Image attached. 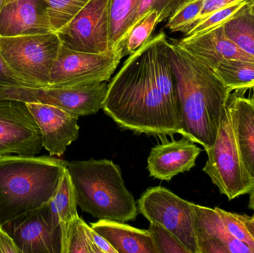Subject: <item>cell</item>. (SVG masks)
I'll return each instance as SVG.
<instances>
[{
  "mask_svg": "<svg viewBox=\"0 0 254 253\" xmlns=\"http://www.w3.org/2000/svg\"><path fill=\"white\" fill-rule=\"evenodd\" d=\"M102 109L126 130L161 138L181 135L180 112L167 102L155 83L151 39L129 55L113 77Z\"/></svg>",
  "mask_w": 254,
  "mask_h": 253,
  "instance_id": "6da1fadb",
  "label": "cell"
},
{
  "mask_svg": "<svg viewBox=\"0 0 254 253\" xmlns=\"http://www.w3.org/2000/svg\"><path fill=\"white\" fill-rule=\"evenodd\" d=\"M169 55L181 114V135L204 150L214 144L231 91L213 68L170 40Z\"/></svg>",
  "mask_w": 254,
  "mask_h": 253,
  "instance_id": "7a4b0ae2",
  "label": "cell"
},
{
  "mask_svg": "<svg viewBox=\"0 0 254 253\" xmlns=\"http://www.w3.org/2000/svg\"><path fill=\"white\" fill-rule=\"evenodd\" d=\"M67 163L53 156L0 157V227L49 203Z\"/></svg>",
  "mask_w": 254,
  "mask_h": 253,
  "instance_id": "3957f363",
  "label": "cell"
},
{
  "mask_svg": "<svg viewBox=\"0 0 254 253\" xmlns=\"http://www.w3.org/2000/svg\"><path fill=\"white\" fill-rule=\"evenodd\" d=\"M77 206L99 220L134 221L138 209L120 168L108 159L75 160L66 166Z\"/></svg>",
  "mask_w": 254,
  "mask_h": 253,
  "instance_id": "277c9868",
  "label": "cell"
},
{
  "mask_svg": "<svg viewBox=\"0 0 254 253\" xmlns=\"http://www.w3.org/2000/svg\"><path fill=\"white\" fill-rule=\"evenodd\" d=\"M62 42L56 32L0 36V55L7 66L30 86H49L51 70Z\"/></svg>",
  "mask_w": 254,
  "mask_h": 253,
  "instance_id": "5b68a950",
  "label": "cell"
},
{
  "mask_svg": "<svg viewBox=\"0 0 254 253\" xmlns=\"http://www.w3.org/2000/svg\"><path fill=\"white\" fill-rule=\"evenodd\" d=\"M205 151L207 160L203 172L210 177L222 195L231 201L252 191L254 179L242 160L227 106L216 141Z\"/></svg>",
  "mask_w": 254,
  "mask_h": 253,
  "instance_id": "8992f818",
  "label": "cell"
},
{
  "mask_svg": "<svg viewBox=\"0 0 254 253\" xmlns=\"http://www.w3.org/2000/svg\"><path fill=\"white\" fill-rule=\"evenodd\" d=\"M138 212L173 233L190 253H198L195 203L181 199L165 187H150L137 201Z\"/></svg>",
  "mask_w": 254,
  "mask_h": 253,
  "instance_id": "52a82bcc",
  "label": "cell"
},
{
  "mask_svg": "<svg viewBox=\"0 0 254 253\" xmlns=\"http://www.w3.org/2000/svg\"><path fill=\"white\" fill-rule=\"evenodd\" d=\"M107 88L106 82L65 87H32L0 83V99L48 104L81 117L96 114L102 108Z\"/></svg>",
  "mask_w": 254,
  "mask_h": 253,
  "instance_id": "ba28073f",
  "label": "cell"
},
{
  "mask_svg": "<svg viewBox=\"0 0 254 253\" xmlns=\"http://www.w3.org/2000/svg\"><path fill=\"white\" fill-rule=\"evenodd\" d=\"M125 55V48L98 53L73 50L62 44L51 70L49 86H89L108 81Z\"/></svg>",
  "mask_w": 254,
  "mask_h": 253,
  "instance_id": "9c48e42d",
  "label": "cell"
},
{
  "mask_svg": "<svg viewBox=\"0 0 254 253\" xmlns=\"http://www.w3.org/2000/svg\"><path fill=\"white\" fill-rule=\"evenodd\" d=\"M110 5L111 0H89L66 25L57 31L62 44L89 53L111 51Z\"/></svg>",
  "mask_w": 254,
  "mask_h": 253,
  "instance_id": "30bf717a",
  "label": "cell"
},
{
  "mask_svg": "<svg viewBox=\"0 0 254 253\" xmlns=\"http://www.w3.org/2000/svg\"><path fill=\"white\" fill-rule=\"evenodd\" d=\"M43 148L41 132L26 102L0 99V157L36 156Z\"/></svg>",
  "mask_w": 254,
  "mask_h": 253,
  "instance_id": "8fae6325",
  "label": "cell"
},
{
  "mask_svg": "<svg viewBox=\"0 0 254 253\" xmlns=\"http://www.w3.org/2000/svg\"><path fill=\"white\" fill-rule=\"evenodd\" d=\"M20 253H62V233L49 204L19 215L1 226Z\"/></svg>",
  "mask_w": 254,
  "mask_h": 253,
  "instance_id": "7c38bea8",
  "label": "cell"
},
{
  "mask_svg": "<svg viewBox=\"0 0 254 253\" xmlns=\"http://www.w3.org/2000/svg\"><path fill=\"white\" fill-rule=\"evenodd\" d=\"M26 103L41 132L43 147L50 156L61 157L78 138V116L48 104Z\"/></svg>",
  "mask_w": 254,
  "mask_h": 253,
  "instance_id": "4fadbf2b",
  "label": "cell"
},
{
  "mask_svg": "<svg viewBox=\"0 0 254 253\" xmlns=\"http://www.w3.org/2000/svg\"><path fill=\"white\" fill-rule=\"evenodd\" d=\"M55 32L43 0H5L0 10V36Z\"/></svg>",
  "mask_w": 254,
  "mask_h": 253,
  "instance_id": "5bb4252c",
  "label": "cell"
},
{
  "mask_svg": "<svg viewBox=\"0 0 254 253\" xmlns=\"http://www.w3.org/2000/svg\"><path fill=\"white\" fill-rule=\"evenodd\" d=\"M201 152L195 143L185 138L158 144L151 150L148 157L149 175L161 181H171L179 174L192 169Z\"/></svg>",
  "mask_w": 254,
  "mask_h": 253,
  "instance_id": "9a60e30c",
  "label": "cell"
},
{
  "mask_svg": "<svg viewBox=\"0 0 254 253\" xmlns=\"http://www.w3.org/2000/svg\"><path fill=\"white\" fill-rule=\"evenodd\" d=\"M178 43L211 68L230 59L254 62V56L242 51L225 34L223 25L194 37H184Z\"/></svg>",
  "mask_w": 254,
  "mask_h": 253,
  "instance_id": "2e32d148",
  "label": "cell"
},
{
  "mask_svg": "<svg viewBox=\"0 0 254 253\" xmlns=\"http://www.w3.org/2000/svg\"><path fill=\"white\" fill-rule=\"evenodd\" d=\"M198 253H253L233 237L216 209L195 204Z\"/></svg>",
  "mask_w": 254,
  "mask_h": 253,
  "instance_id": "e0dca14e",
  "label": "cell"
},
{
  "mask_svg": "<svg viewBox=\"0 0 254 253\" xmlns=\"http://www.w3.org/2000/svg\"><path fill=\"white\" fill-rule=\"evenodd\" d=\"M227 108L242 160L254 179V103L250 98L231 94Z\"/></svg>",
  "mask_w": 254,
  "mask_h": 253,
  "instance_id": "ac0fdd59",
  "label": "cell"
},
{
  "mask_svg": "<svg viewBox=\"0 0 254 253\" xmlns=\"http://www.w3.org/2000/svg\"><path fill=\"white\" fill-rule=\"evenodd\" d=\"M90 226L107 239L117 253H158L148 230L112 220H99Z\"/></svg>",
  "mask_w": 254,
  "mask_h": 253,
  "instance_id": "d6986e66",
  "label": "cell"
},
{
  "mask_svg": "<svg viewBox=\"0 0 254 253\" xmlns=\"http://www.w3.org/2000/svg\"><path fill=\"white\" fill-rule=\"evenodd\" d=\"M48 204L55 221L61 227L64 251L68 230L79 217L75 192L66 167L63 172L55 195Z\"/></svg>",
  "mask_w": 254,
  "mask_h": 253,
  "instance_id": "ffe728a7",
  "label": "cell"
},
{
  "mask_svg": "<svg viewBox=\"0 0 254 253\" xmlns=\"http://www.w3.org/2000/svg\"><path fill=\"white\" fill-rule=\"evenodd\" d=\"M141 0H111L110 49L125 48L138 13Z\"/></svg>",
  "mask_w": 254,
  "mask_h": 253,
  "instance_id": "44dd1931",
  "label": "cell"
},
{
  "mask_svg": "<svg viewBox=\"0 0 254 253\" xmlns=\"http://www.w3.org/2000/svg\"><path fill=\"white\" fill-rule=\"evenodd\" d=\"M213 71L231 92L254 87V62L230 59L218 64Z\"/></svg>",
  "mask_w": 254,
  "mask_h": 253,
  "instance_id": "7402d4cb",
  "label": "cell"
},
{
  "mask_svg": "<svg viewBox=\"0 0 254 253\" xmlns=\"http://www.w3.org/2000/svg\"><path fill=\"white\" fill-rule=\"evenodd\" d=\"M223 27L226 35L242 51L254 57V15L249 3Z\"/></svg>",
  "mask_w": 254,
  "mask_h": 253,
  "instance_id": "603a6c76",
  "label": "cell"
},
{
  "mask_svg": "<svg viewBox=\"0 0 254 253\" xmlns=\"http://www.w3.org/2000/svg\"><path fill=\"white\" fill-rule=\"evenodd\" d=\"M89 0H43L55 32L66 25Z\"/></svg>",
  "mask_w": 254,
  "mask_h": 253,
  "instance_id": "cb8c5ba5",
  "label": "cell"
},
{
  "mask_svg": "<svg viewBox=\"0 0 254 253\" xmlns=\"http://www.w3.org/2000/svg\"><path fill=\"white\" fill-rule=\"evenodd\" d=\"M249 2V0H244L215 11L214 13L197 22L187 34H185V37H197L218 27L222 26L231 18L234 17L243 7H246Z\"/></svg>",
  "mask_w": 254,
  "mask_h": 253,
  "instance_id": "d4e9b609",
  "label": "cell"
},
{
  "mask_svg": "<svg viewBox=\"0 0 254 253\" xmlns=\"http://www.w3.org/2000/svg\"><path fill=\"white\" fill-rule=\"evenodd\" d=\"M86 223L80 216L68 230L63 253H100L86 230Z\"/></svg>",
  "mask_w": 254,
  "mask_h": 253,
  "instance_id": "484cf974",
  "label": "cell"
},
{
  "mask_svg": "<svg viewBox=\"0 0 254 253\" xmlns=\"http://www.w3.org/2000/svg\"><path fill=\"white\" fill-rule=\"evenodd\" d=\"M203 5L204 0H190L169 19L166 27L173 32L187 34L198 20Z\"/></svg>",
  "mask_w": 254,
  "mask_h": 253,
  "instance_id": "4316f807",
  "label": "cell"
},
{
  "mask_svg": "<svg viewBox=\"0 0 254 253\" xmlns=\"http://www.w3.org/2000/svg\"><path fill=\"white\" fill-rule=\"evenodd\" d=\"M158 20L156 10H151L133 28L125 43L126 54L134 53L149 40L152 31L158 24Z\"/></svg>",
  "mask_w": 254,
  "mask_h": 253,
  "instance_id": "83f0119b",
  "label": "cell"
},
{
  "mask_svg": "<svg viewBox=\"0 0 254 253\" xmlns=\"http://www.w3.org/2000/svg\"><path fill=\"white\" fill-rule=\"evenodd\" d=\"M189 1L190 0H141L133 28L151 10H156L158 14V22L160 23L170 19Z\"/></svg>",
  "mask_w": 254,
  "mask_h": 253,
  "instance_id": "f1b7e54d",
  "label": "cell"
},
{
  "mask_svg": "<svg viewBox=\"0 0 254 253\" xmlns=\"http://www.w3.org/2000/svg\"><path fill=\"white\" fill-rule=\"evenodd\" d=\"M149 234L158 253H190L179 239L161 224L150 222Z\"/></svg>",
  "mask_w": 254,
  "mask_h": 253,
  "instance_id": "f546056e",
  "label": "cell"
},
{
  "mask_svg": "<svg viewBox=\"0 0 254 253\" xmlns=\"http://www.w3.org/2000/svg\"><path fill=\"white\" fill-rule=\"evenodd\" d=\"M219 212L224 225L230 234L242 243L249 247L254 253V240L243 221V215L228 212L219 207H215Z\"/></svg>",
  "mask_w": 254,
  "mask_h": 253,
  "instance_id": "4dcf8cb0",
  "label": "cell"
},
{
  "mask_svg": "<svg viewBox=\"0 0 254 253\" xmlns=\"http://www.w3.org/2000/svg\"><path fill=\"white\" fill-rule=\"evenodd\" d=\"M242 1H244V0H204L202 10H201V13H200L198 20L196 21L195 24L201 19L207 17L211 13H214L215 11H217L220 9Z\"/></svg>",
  "mask_w": 254,
  "mask_h": 253,
  "instance_id": "1f68e13d",
  "label": "cell"
},
{
  "mask_svg": "<svg viewBox=\"0 0 254 253\" xmlns=\"http://www.w3.org/2000/svg\"><path fill=\"white\" fill-rule=\"evenodd\" d=\"M0 83L28 86V83L19 74L10 69L0 55Z\"/></svg>",
  "mask_w": 254,
  "mask_h": 253,
  "instance_id": "d6a6232c",
  "label": "cell"
},
{
  "mask_svg": "<svg viewBox=\"0 0 254 253\" xmlns=\"http://www.w3.org/2000/svg\"><path fill=\"white\" fill-rule=\"evenodd\" d=\"M86 230L100 253H117L113 247L107 242V239L95 231L91 226L86 224Z\"/></svg>",
  "mask_w": 254,
  "mask_h": 253,
  "instance_id": "836d02e7",
  "label": "cell"
},
{
  "mask_svg": "<svg viewBox=\"0 0 254 253\" xmlns=\"http://www.w3.org/2000/svg\"><path fill=\"white\" fill-rule=\"evenodd\" d=\"M0 253H20L10 236L0 227Z\"/></svg>",
  "mask_w": 254,
  "mask_h": 253,
  "instance_id": "e575fe53",
  "label": "cell"
},
{
  "mask_svg": "<svg viewBox=\"0 0 254 253\" xmlns=\"http://www.w3.org/2000/svg\"><path fill=\"white\" fill-rule=\"evenodd\" d=\"M243 221H244L246 228L248 229L251 236L254 240V212L252 216H249V215L243 214Z\"/></svg>",
  "mask_w": 254,
  "mask_h": 253,
  "instance_id": "d590c367",
  "label": "cell"
},
{
  "mask_svg": "<svg viewBox=\"0 0 254 253\" xmlns=\"http://www.w3.org/2000/svg\"><path fill=\"white\" fill-rule=\"evenodd\" d=\"M249 208L252 210L254 211V188L252 190V191L249 193Z\"/></svg>",
  "mask_w": 254,
  "mask_h": 253,
  "instance_id": "8d00e7d4",
  "label": "cell"
},
{
  "mask_svg": "<svg viewBox=\"0 0 254 253\" xmlns=\"http://www.w3.org/2000/svg\"><path fill=\"white\" fill-rule=\"evenodd\" d=\"M249 7L251 12L254 15V0H249Z\"/></svg>",
  "mask_w": 254,
  "mask_h": 253,
  "instance_id": "74e56055",
  "label": "cell"
},
{
  "mask_svg": "<svg viewBox=\"0 0 254 253\" xmlns=\"http://www.w3.org/2000/svg\"><path fill=\"white\" fill-rule=\"evenodd\" d=\"M4 1H5V0H0V10H1L3 4H4Z\"/></svg>",
  "mask_w": 254,
  "mask_h": 253,
  "instance_id": "f35d334b",
  "label": "cell"
},
{
  "mask_svg": "<svg viewBox=\"0 0 254 253\" xmlns=\"http://www.w3.org/2000/svg\"><path fill=\"white\" fill-rule=\"evenodd\" d=\"M250 99L254 103V87L253 88V95H252V98H251Z\"/></svg>",
  "mask_w": 254,
  "mask_h": 253,
  "instance_id": "ab89813d",
  "label": "cell"
}]
</instances>
